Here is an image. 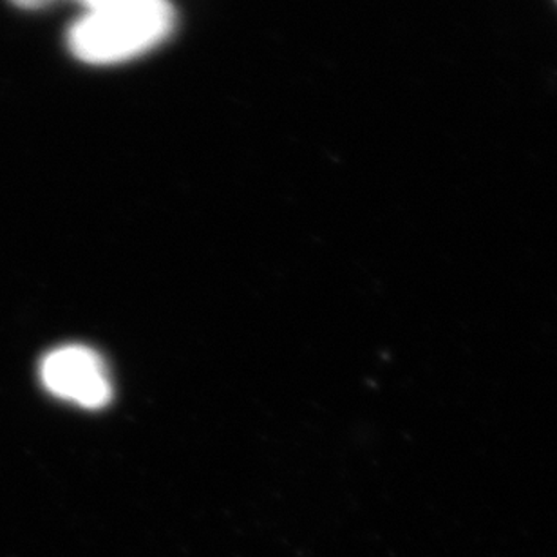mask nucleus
<instances>
[{
	"mask_svg": "<svg viewBox=\"0 0 557 557\" xmlns=\"http://www.w3.org/2000/svg\"><path fill=\"white\" fill-rule=\"evenodd\" d=\"M176 27L169 0H125L89 8L71 26L67 46L81 62L122 64L158 48Z\"/></svg>",
	"mask_w": 557,
	"mask_h": 557,
	"instance_id": "nucleus-1",
	"label": "nucleus"
},
{
	"mask_svg": "<svg viewBox=\"0 0 557 557\" xmlns=\"http://www.w3.org/2000/svg\"><path fill=\"white\" fill-rule=\"evenodd\" d=\"M40 376L54 397L81 408L100 409L113 398V384L102 357L81 344L62 346L46 355Z\"/></svg>",
	"mask_w": 557,
	"mask_h": 557,
	"instance_id": "nucleus-2",
	"label": "nucleus"
},
{
	"mask_svg": "<svg viewBox=\"0 0 557 557\" xmlns=\"http://www.w3.org/2000/svg\"><path fill=\"white\" fill-rule=\"evenodd\" d=\"M11 2L21 5V8H26V10H35V8L53 4L54 0H11Z\"/></svg>",
	"mask_w": 557,
	"mask_h": 557,
	"instance_id": "nucleus-3",
	"label": "nucleus"
},
{
	"mask_svg": "<svg viewBox=\"0 0 557 557\" xmlns=\"http://www.w3.org/2000/svg\"><path fill=\"white\" fill-rule=\"evenodd\" d=\"M82 4L89 8H98V5L114 4V2H125V0H81Z\"/></svg>",
	"mask_w": 557,
	"mask_h": 557,
	"instance_id": "nucleus-4",
	"label": "nucleus"
}]
</instances>
